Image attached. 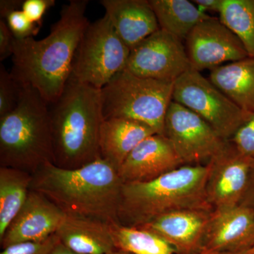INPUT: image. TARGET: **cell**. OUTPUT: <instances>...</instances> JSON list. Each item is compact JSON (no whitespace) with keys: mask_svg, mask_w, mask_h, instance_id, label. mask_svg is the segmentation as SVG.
Wrapping results in <instances>:
<instances>
[{"mask_svg":"<svg viewBox=\"0 0 254 254\" xmlns=\"http://www.w3.org/2000/svg\"><path fill=\"white\" fill-rule=\"evenodd\" d=\"M88 0L64 5L58 21L42 40H16L11 73L20 84L33 87L48 103L63 92L71 74L76 50L89 25Z\"/></svg>","mask_w":254,"mask_h":254,"instance_id":"obj_1","label":"cell"},{"mask_svg":"<svg viewBox=\"0 0 254 254\" xmlns=\"http://www.w3.org/2000/svg\"><path fill=\"white\" fill-rule=\"evenodd\" d=\"M123 182L117 169L100 158L77 169L48 163L32 175L31 190L44 195L67 216L120 223Z\"/></svg>","mask_w":254,"mask_h":254,"instance_id":"obj_2","label":"cell"},{"mask_svg":"<svg viewBox=\"0 0 254 254\" xmlns=\"http://www.w3.org/2000/svg\"><path fill=\"white\" fill-rule=\"evenodd\" d=\"M48 108L54 165L73 170L101 158L100 133L104 119L100 89L70 76Z\"/></svg>","mask_w":254,"mask_h":254,"instance_id":"obj_3","label":"cell"},{"mask_svg":"<svg viewBox=\"0 0 254 254\" xmlns=\"http://www.w3.org/2000/svg\"><path fill=\"white\" fill-rule=\"evenodd\" d=\"M210 165H182L148 182L124 183L119 222L140 227L165 214L187 209H213L206 185Z\"/></svg>","mask_w":254,"mask_h":254,"instance_id":"obj_4","label":"cell"},{"mask_svg":"<svg viewBox=\"0 0 254 254\" xmlns=\"http://www.w3.org/2000/svg\"><path fill=\"white\" fill-rule=\"evenodd\" d=\"M16 108L0 118V167L34 174L53 163L48 103L33 87L20 84Z\"/></svg>","mask_w":254,"mask_h":254,"instance_id":"obj_5","label":"cell"},{"mask_svg":"<svg viewBox=\"0 0 254 254\" xmlns=\"http://www.w3.org/2000/svg\"><path fill=\"white\" fill-rule=\"evenodd\" d=\"M174 83L141 77L125 68L100 89L103 119L134 120L163 135Z\"/></svg>","mask_w":254,"mask_h":254,"instance_id":"obj_6","label":"cell"},{"mask_svg":"<svg viewBox=\"0 0 254 254\" xmlns=\"http://www.w3.org/2000/svg\"><path fill=\"white\" fill-rule=\"evenodd\" d=\"M130 52L105 14L85 30L75 54L71 76L100 90L126 68Z\"/></svg>","mask_w":254,"mask_h":254,"instance_id":"obj_7","label":"cell"},{"mask_svg":"<svg viewBox=\"0 0 254 254\" xmlns=\"http://www.w3.org/2000/svg\"><path fill=\"white\" fill-rule=\"evenodd\" d=\"M173 100L198 115L227 141L252 115L192 68L174 83Z\"/></svg>","mask_w":254,"mask_h":254,"instance_id":"obj_8","label":"cell"},{"mask_svg":"<svg viewBox=\"0 0 254 254\" xmlns=\"http://www.w3.org/2000/svg\"><path fill=\"white\" fill-rule=\"evenodd\" d=\"M163 135L184 165H206L229 143L198 115L173 100L165 115Z\"/></svg>","mask_w":254,"mask_h":254,"instance_id":"obj_9","label":"cell"},{"mask_svg":"<svg viewBox=\"0 0 254 254\" xmlns=\"http://www.w3.org/2000/svg\"><path fill=\"white\" fill-rule=\"evenodd\" d=\"M190 68L183 41L160 29L131 50L125 69L141 77L175 82Z\"/></svg>","mask_w":254,"mask_h":254,"instance_id":"obj_10","label":"cell"},{"mask_svg":"<svg viewBox=\"0 0 254 254\" xmlns=\"http://www.w3.org/2000/svg\"><path fill=\"white\" fill-rule=\"evenodd\" d=\"M190 66L198 71L212 70L222 64L248 58L245 47L236 35L220 18L203 20L192 30L186 39Z\"/></svg>","mask_w":254,"mask_h":254,"instance_id":"obj_11","label":"cell"},{"mask_svg":"<svg viewBox=\"0 0 254 254\" xmlns=\"http://www.w3.org/2000/svg\"><path fill=\"white\" fill-rule=\"evenodd\" d=\"M254 163V158L241 153L230 141L225 149L209 162L206 194L213 210L241 204Z\"/></svg>","mask_w":254,"mask_h":254,"instance_id":"obj_12","label":"cell"},{"mask_svg":"<svg viewBox=\"0 0 254 254\" xmlns=\"http://www.w3.org/2000/svg\"><path fill=\"white\" fill-rule=\"evenodd\" d=\"M66 216L44 195L31 190L22 208L0 239L1 248L46 240L56 233Z\"/></svg>","mask_w":254,"mask_h":254,"instance_id":"obj_13","label":"cell"},{"mask_svg":"<svg viewBox=\"0 0 254 254\" xmlns=\"http://www.w3.org/2000/svg\"><path fill=\"white\" fill-rule=\"evenodd\" d=\"M213 211V209L177 210L136 227L156 234L173 247L176 254H200Z\"/></svg>","mask_w":254,"mask_h":254,"instance_id":"obj_14","label":"cell"},{"mask_svg":"<svg viewBox=\"0 0 254 254\" xmlns=\"http://www.w3.org/2000/svg\"><path fill=\"white\" fill-rule=\"evenodd\" d=\"M254 245V211L243 205L213 210L200 254L239 253Z\"/></svg>","mask_w":254,"mask_h":254,"instance_id":"obj_15","label":"cell"},{"mask_svg":"<svg viewBox=\"0 0 254 254\" xmlns=\"http://www.w3.org/2000/svg\"><path fill=\"white\" fill-rule=\"evenodd\" d=\"M182 165L168 138L155 133L137 145L118 172L123 183L148 182Z\"/></svg>","mask_w":254,"mask_h":254,"instance_id":"obj_16","label":"cell"},{"mask_svg":"<svg viewBox=\"0 0 254 254\" xmlns=\"http://www.w3.org/2000/svg\"><path fill=\"white\" fill-rule=\"evenodd\" d=\"M114 29L130 50L160 30L148 0H101Z\"/></svg>","mask_w":254,"mask_h":254,"instance_id":"obj_17","label":"cell"},{"mask_svg":"<svg viewBox=\"0 0 254 254\" xmlns=\"http://www.w3.org/2000/svg\"><path fill=\"white\" fill-rule=\"evenodd\" d=\"M155 131L145 124L123 118L105 120L100 133V156L118 171L133 149Z\"/></svg>","mask_w":254,"mask_h":254,"instance_id":"obj_18","label":"cell"},{"mask_svg":"<svg viewBox=\"0 0 254 254\" xmlns=\"http://www.w3.org/2000/svg\"><path fill=\"white\" fill-rule=\"evenodd\" d=\"M109 223L81 217L67 216L56 235L64 245L82 254H108L116 250Z\"/></svg>","mask_w":254,"mask_h":254,"instance_id":"obj_19","label":"cell"},{"mask_svg":"<svg viewBox=\"0 0 254 254\" xmlns=\"http://www.w3.org/2000/svg\"><path fill=\"white\" fill-rule=\"evenodd\" d=\"M209 80L245 113L254 114V58L210 70Z\"/></svg>","mask_w":254,"mask_h":254,"instance_id":"obj_20","label":"cell"},{"mask_svg":"<svg viewBox=\"0 0 254 254\" xmlns=\"http://www.w3.org/2000/svg\"><path fill=\"white\" fill-rule=\"evenodd\" d=\"M160 29L186 41L195 26L210 16L187 0H149Z\"/></svg>","mask_w":254,"mask_h":254,"instance_id":"obj_21","label":"cell"},{"mask_svg":"<svg viewBox=\"0 0 254 254\" xmlns=\"http://www.w3.org/2000/svg\"><path fill=\"white\" fill-rule=\"evenodd\" d=\"M31 182L27 172L0 167V239L24 204Z\"/></svg>","mask_w":254,"mask_h":254,"instance_id":"obj_22","label":"cell"},{"mask_svg":"<svg viewBox=\"0 0 254 254\" xmlns=\"http://www.w3.org/2000/svg\"><path fill=\"white\" fill-rule=\"evenodd\" d=\"M111 227L117 250L130 254H176L171 245L149 230L120 223L113 224Z\"/></svg>","mask_w":254,"mask_h":254,"instance_id":"obj_23","label":"cell"},{"mask_svg":"<svg viewBox=\"0 0 254 254\" xmlns=\"http://www.w3.org/2000/svg\"><path fill=\"white\" fill-rule=\"evenodd\" d=\"M219 16L254 58V0H223Z\"/></svg>","mask_w":254,"mask_h":254,"instance_id":"obj_24","label":"cell"},{"mask_svg":"<svg viewBox=\"0 0 254 254\" xmlns=\"http://www.w3.org/2000/svg\"><path fill=\"white\" fill-rule=\"evenodd\" d=\"M21 86L11 71L0 65V118L16 108L21 95Z\"/></svg>","mask_w":254,"mask_h":254,"instance_id":"obj_25","label":"cell"},{"mask_svg":"<svg viewBox=\"0 0 254 254\" xmlns=\"http://www.w3.org/2000/svg\"><path fill=\"white\" fill-rule=\"evenodd\" d=\"M3 19L6 21L16 40L34 38L41 29L40 26L32 22L21 9L11 11Z\"/></svg>","mask_w":254,"mask_h":254,"instance_id":"obj_26","label":"cell"},{"mask_svg":"<svg viewBox=\"0 0 254 254\" xmlns=\"http://www.w3.org/2000/svg\"><path fill=\"white\" fill-rule=\"evenodd\" d=\"M230 141L241 153L254 158V114L237 130Z\"/></svg>","mask_w":254,"mask_h":254,"instance_id":"obj_27","label":"cell"},{"mask_svg":"<svg viewBox=\"0 0 254 254\" xmlns=\"http://www.w3.org/2000/svg\"><path fill=\"white\" fill-rule=\"evenodd\" d=\"M60 242L56 234L40 242L16 244L3 249L0 254H50L55 245Z\"/></svg>","mask_w":254,"mask_h":254,"instance_id":"obj_28","label":"cell"},{"mask_svg":"<svg viewBox=\"0 0 254 254\" xmlns=\"http://www.w3.org/2000/svg\"><path fill=\"white\" fill-rule=\"evenodd\" d=\"M55 3V0H25L21 10L32 22L41 28L43 17Z\"/></svg>","mask_w":254,"mask_h":254,"instance_id":"obj_29","label":"cell"},{"mask_svg":"<svg viewBox=\"0 0 254 254\" xmlns=\"http://www.w3.org/2000/svg\"><path fill=\"white\" fill-rule=\"evenodd\" d=\"M16 38L10 31L6 21L0 19V61L12 57Z\"/></svg>","mask_w":254,"mask_h":254,"instance_id":"obj_30","label":"cell"},{"mask_svg":"<svg viewBox=\"0 0 254 254\" xmlns=\"http://www.w3.org/2000/svg\"><path fill=\"white\" fill-rule=\"evenodd\" d=\"M240 205L249 207L254 211V163L251 173L248 187Z\"/></svg>","mask_w":254,"mask_h":254,"instance_id":"obj_31","label":"cell"},{"mask_svg":"<svg viewBox=\"0 0 254 254\" xmlns=\"http://www.w3.org/2000/svg\"><path fill=\"white\" fill-rule=\"evenodd\" d=\"M22 0H1L0 1V17L3 19L6 15L16 9H21Z\"/></svg>","mask_w":254,"mask_h":254,"instance_id":"obj_32","label":"cell"},{"mask_svg":"<svg viewBox=\"0 0 254 254\" xmlns=\"http://www.w3.org/2000/svg\"><path fill=\"white\" fill-rule=\"evenodd\" d=\"M200 10L220 13L223 0H194L192 1Z\"/></svg>","mask_w":254,"mask_h":254,"instance_id":"obj_33","label":"cell"},{"mask_svg":"<svg viewBox=\"0 0 254 254\" xmlns=\"http://www.w3.org/2000/svg\"><path fill=\"white\" fill-rule=\"evenodd\" d=\"M50 254H82L75 252L71 249L68 248L66 246L64 245L61 242H58L55 246L54 248L50 252Z\"/></svg>","mask_w":254,"mask_h":254,"instance_id":"obj_34","label":"cell"},{"mask_svg":"<svg viewBox=\"0 0 254 254\" xmlns=\"http://www.w3.org/2000/svg\"><path fill=\"white\" fill-rule=\"evenodd\" d=\"M239 254H254V245L249 249L248 250L245 251L243 252H239Z\"/></svg>","mask_w":254,"mask_h":254,"instance_id":"obj_35","label":"cell"},{"mask_svg":"<svg viewBox=\"0 0 254 254\" xmlns=\"http://www.w3.org/2000/svg\"><path fill=\"white\" fill-rule=\"evenodd\" d=\"M108 254H130L127 253V252H123V251L116 250L113 251V252H112L111 253H110Z\"/></svg>","mask_w":254,"mask_h":254,"instance_id":"obj_36","label":"cell"},{"mask_svg":"<svg viewBox=\"0 0 254 254\" xmlns=\"http://www.w3.org/2000/svg\"><path fill=\"white\" fill-rule=\"evenodd\" d=\"M239 254V253H214V254Z\"/></svg>","mask_w":254,"mask_h":254,"instance_id":"obj_37","label":"cell"}]
</instances>
